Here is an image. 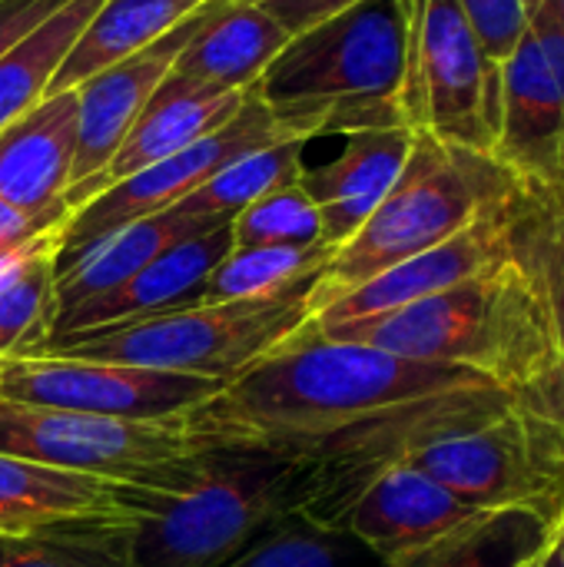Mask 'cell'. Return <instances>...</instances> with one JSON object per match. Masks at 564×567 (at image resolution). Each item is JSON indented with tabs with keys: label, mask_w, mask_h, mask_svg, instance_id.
I'll use <instances>...</instances> for the list:
<instances>
[{
	"label": "cell",
	"mask_w": 564,
	"mask_h": 567,
	"mask_svg": "<svg viewBox=\"0 0 564 567\" xmlns=\"http://www.w3.org/2000/svg\"><path fill=\"white\" fill-rule=\"evenodd\" d=\"M522 402L492 379L322 339L316 326L186 412L196 449H269L312 465L302 518L339 535L349 505L419 449Z\"/></svg>",
	"instance_id": "1"
},
{
	"label": "cell",
	"mask_w": 564,
	"mask_h": 567,
	"mask_svg": "<svg viewBox=\"0 0 564 567\" xmlns=\"http://www.w3.org/2000/svg\"><path fill=\"white\" fill-rule=\"evenodd\" d=\"M322 339L366 342L402 359L472 369L564 422L555 312L548 296L512 259L439 296Z\"/></svg>",
	"instance_id": "2"
},
{
	"label": "cell",
	"mask_w": 564,
	"mask_h": 567,
	"mask_svg": "<svg viewBox=\"0 0 564 567\" xmlns=\"http://www.w3.org/2000/svg\"><path fill=\"white\" fill-rule=\"evenodd\" d=\"M409 0H359L296 33L253 83L276 123L299 140L402 126Z\"/></svg>",
	"instance_id": "3"
},
{
	"label": "cell",
	"mask_w": 564,
	"mask_h": 567,
	"mask_svg": "<svg viewBox=\"0 0 564 567\" xmlns=\"http://www.w3.org/2000/svg\"><path fill=\"white\" fill-rule=\"evenodd\" d=\"M522 189L525 186L492 156L416 133L412 156L389 196L322 266L312 286V312H322L372 276L452 239Z\"/></svg>",
	"instance_id": "4"
},
{
	"label": "cell",
	"mask_w": 564,
	"mask_h": 567,
	"mask_svg": "<svg viewBox=\"0 0 564 567\" xmlns=\"http://www.w3.org/2000/svg\"><path fill=\"white\" fill-rule=\"evenodd\" d=\"M319 279V276H316ZM296 282L273 296L196 302L136 322L47 339L37 355H66L120 365H146L233 382L263 359L296 342L312 322V286Z\"/></svg>",
	"instance_id": "5"
},
{
	"label": "cell",
	"mask_w": 564,
	"mask_h": 567,
	"mask_svg": "<svg viewBox=\"0 0 564 567\" xmlns=\"http://www.w3.org/2000/svg\"><path fill=\"white\" fill-rule=\"evenodd\" d=\"M312 465L269 449H206L196 485L136 522L133 567H223L266 532L302 518Z\"/></svg>",
	"instance_id": "6"
},
{
	"label": "cell",
	"mask_w": 564,
	"mask_h": 567,
	"mask_svg": "<svg viewBox=\"0 0 564 567\" xmlns=\"http://www.w3.org/2000/svg\"><path fill=\"white\" fill-rule=\"evenodd\" d=\"M0 452L166 498L196 485L206 455L180 429V419L130 422L17 402H0Z\"/></svg>",
	"instance_id": "7"
},
{
	"label": "cell",
	"mask_w": 564,
	"mask_h": 567,
	"mask_svg": "<svg viewBox=\"0 0 564 567\" xmlns=\"http://www.w3.org/2000/svg\"><path fill=\"white\" fill-rule=\"evenodd\" d=\"M502 63L492 60L455 0H409L402 126L435 143L492 156Z\"/></svg>",
	"instance_id": "8"
},
{
	"label": "cell",
	"mask_w": 564,
	"mask_h": 567,
	"mask_svg": "<svg viewBox=\"0 0 564 567\" xmlns=\"http://www.w3.org/2000/svg\"><path fill=\"white\" fill-rule=\"evenodd\" d=\"M409 465L469 508H529L552 525L564 518V422L525 402L419 449Z\"/></svg>",
	"instance_id": "9"
},
{
	"label": "cell",
	"mask_w": 564,
	"mask_h": 567,
	"mask_svg": "<svg viewBox=\"0 0 564 567\" xmlns=\"http://www.w3.org/2000/svg\"><path fill=\"white\" fill-rule=\"evenodd\" d=\"M226 382L146 365L20 355L0 362V402L86 412L130 422H176L209 402Z\"/></svg>",
	"instance_id": "10"
},
{
	"label": "cell",
	"mask_w": 564,
	"mask_h": 567,
	"mask_svg": "<svg viewBox=\"0 0 564 567\" xmlns=\"http://www.w3.org/2000/svg\"><path fill=\"white\" fill-rule=\"evenodd\" d=\"M276 140H293V136L276 123L269 106L249 86L239 113L233 120H226L216 133H209V136L196 140L193 146H186V150L140 169L133 176L106 186L100 196H93L90 203L73 209L66 216V223L60 226L57 262L76 256L90 243L103 239L106 233H113L133 219L173 209L189 193H196L206 179H213L223 166H229L233 159H239L259 146H269Z\"/></svg>",
	"instance_id": "11"
},
{
	"label": "cell",
	"mask_w": 564,
	"mask_h": 567,
	"mask_svg": "<svg viewBox=\"0 0 564 567\" xmlns=\"http://www.w3.org/2000/svg\"><path fill=\"white\" fill-rule=\"evenodd\" d=\"M522 196V193H519ZM515 199L505 206H495L492 213L479 216L472 226L455 233L452 239L372 276L369 282L356 286L322 312H316L312 326L319 336H332L339 329L372 322L379 316H389L402 306H412L419 299L439 296L465 279H475L489 269H499L512 259V213Z\"/></svg>",
	"instance_id": "12"
},
{
	"label": "cell",
	"mask_w": 564,
	"mask_h": 567,
	"mask_svg": "<svg viewBox=\"0 0 564 567\" xmlns=\"http://www.w3.org/2000/svg\"><path fill=\"white\" fill-rule=\"evenodd\" d=\"M213 10V0H206L199 10H193L186 20H180L170 33H163L156 43L136 50L133 56L100 70L96 76L83 80L76 86L80 103V126H76V156H73V176L70 189L86 186L96 179L106 163L116 156L120 143L126 140L130 126L156 93V86L173 70L176 53L186 47V40L199 30L206 13Z\"/></svg>",
	"instance_id": "13"
},
{
	"label": "cell",
	"mask_w": 564,
	"mask_h": 567,
	"mask_svg": "<svg viewBox=\"0 0 564 567\" xmlns=\"http://www.w3.org/2000/svg\"><path fill=\"white\" fill-rule=\"evenodd\" d=\"M246 93H226L206 83H196L189 76L180 73H166V80L156 86V93L150 96V103L143 106V113L136 116V123L130 126L126 140L120 143L116 156L106 163V169L90 179L86 186L66 193V206L70 213L80 209L83 203H90L93 196H100L106 186L193 146L196 140L216 133L226 120H233L239 113V106L246 103Z\"/></svg>",
	"instance_id": "14"
},
{
	"label": "cell",
	"mask_w": 564,
	"mask_h": 567,
	"mask_svg": "<svg viewBox=\"0 0 564 567\" xmlns=\"http://www.w3.org/2000/svg\"><path fill=\"white\" fill-rule=\"evenodd\" d=\"M229 252H233V223H223L203 236L183 239V243L170 246L166 252H160L150 266H143L123 286L57 316L50 339L86 332V329H103V326H120V322H136V319H150V316L173 312L183 306H196L203 282Z\"/></svg>",
	"instance_id": "15"
},
{
	"label": "cell",
	"mask_w": 564,
	"mask_h": 567,
	"mask_svg": "<svg viewBox=\"0 0 564 567\" xmlns=\"http://www.w3.org/2000/svg\"><path fill=\"white\" fill-rule=\"evenodd\" d=\"M173 498L0 452V535L73 518H150Z\"/></svg>",
	"instance_id": "16"
},
{
	"label": "cell",
	"mask_w": 564,
	"mask_h": 567,
	"mask_svg": "<svg viewBox=\"0 0 564 567\" xmlns=\"http://www.w3.org/2000/svg\"><path fill=\"white\" fill-rule=\"evenodd\" d=\"M416 146L409 126H382L346 133V146L336 159L302 169L299 183L319 209L322 243L336 252L349 243L362 223L379 209L396 179L402 176Z\"/></svg>",
	"instance_id": "17"
},
{
	"label": "cell",
	"mask_w": 564,
	"mask_h": 567,
	"mask_svg": "<svg viewBox=\"0 0 564 567\" xmlns=\"http://www.w3.org/2000/svg\"><path fill=\"white\" fill-rule=\"evenodd\" d=\"M479 508L459 502L422 468L399 462L386 468L342 515L339 532L359 538L386 565L449 535Z\"/></svg>",
	"instance_id": "18"
},
{
	"label": "cell",
	"mask_w": 564,
	"mask_h": 567,
	"mask_svg": "<svg viewBox=\"0 0 564 567\" xmlns=\"http://www.w3.org/2000/svg\"><path fill=\"white\" fill-rule=\"evenodd\" d=\"M80 103L76 90L43 93L10 126L0 130V199L50 213L66 206L76 156ZM70 209V206H66Z\"/></svg>",
	"instance_id": "19"
},
{
	"label": "cell",
	"mask_w": 564,
	"mask_h": 567,
	"mask_svg": "<svg viewBox=\"0 0 564 567\" xmlns=\"http://www.w3.org/2000/svg\"><path fill=\"white\" fill-rule=\"evenodd\" d=\"M293 37L263 3L213 0V10L173 60V73L196 83L243 93Z\"/></svg>",
	"instance_id": "20"
},
{
	"label": "cell",
	"mask_w": 564,
	"mask_h": 567,
	"mask_svg": "<svg viewBox=\"0 0 564 567\" xmlns=\"http://www.w3.org/2000/svg\"><path fill=\"white\" fill-rule=\"evenodd\" d=\"M216 226H223V223L206 219V216H186L173 206V209L133 219V223L106 233L103 239L90 243L76 256L57 262V286H53L57 316L123 286L130 276H136L143 266H150L170 246L203 236Z\"/></svg>",
	"instance_id": "21"
},
{
	"label": "cell",
	"mask_w": 564,
	"mask_h": 567,
	"mask_svg": "<svg viewBox=\"0 0 564 567\" xmlns=\"http://www.w3.org/2000/svg\"><path fill=\"white\" fill-rule=\"evenodd\" d=\"M203 3L206 0H103L66 50L47 93L76 90L100 70L156 43Z\"/></svg>",
	"instance_id": "22"
},
{
	"label": "cell",
	"mask_w": 564,
	"mask_h": 567,
	"mask_svg": "<svg viewBox=\"0 0 564 567\" xmlns=\"http://www.w3.org/2000/svg\"><path fill=\"white\" fill-rule=\"evenodd\" d=\"M60 226L0 252V359L37 355L57 319Z\"/></svg>",
	"instance_id": "23"
},
{
	"label": "cell",
	"mask_w": 564,
	"mask_h": 567,
	"mask_svg": "<svg viewBox=\"0 0 564 567\" xmlns=\"http://www.w3.org/2000/svg\"><path fill=\"white\" fill-rule=\"evenodd\" d=\"M552 532L555 525L529 508L475 512L449 535L386 567H522L548 545Z\"/></svg>",
	"instance_id": "24"
},
{
	"label": "cell",
	"mask_w": 564,
	"mask_h": 567,
	"mask_svg": "<svg viewBox=\"0 0 564 567\" xmlns=\"http://www.w3.org/2000/svg\"><path fill=\"white\" fill-rule=\"evenodd\" d=\"M140 518H73L0 535V567H133Z\"/></svg>",
	"instance_id": "25"
},
{
	"label": "cell",
	"mask_w": 564,
	"mask_h": 567,
	"mask_svg": "<svg viewBox=\"0 0 564 567\" xmlns=\"http://www.w3.org/2000/svg\"><path fill=\"white\" fill-rule=\"evenodd\" d=\"M100 3L103 0H66L30 37L0 56V130L47 93L57 66Z\"/></svg>",
	"instance_id": "26"
},
{
	"label": "cell",
	"mask_w": 564,
	"mask_h": 567,
	"mask_svg": "<svg viewBox=\"0 0 564 567\" xmlns=\"http://www.w3.org/2000/svg\"><path fill=\"white\" fill-rule=\"evenodd\" d=\"M302 153L306 140H276L269 146H259L229 166H223L213 179H206L196 193H189L183 203H176L186 216H206L219 223H233L246 206L263 199L266 193L299 183L302 176Z\"/></svg>",
	"instance_id": "27"
},
{
	"label": "cell",
	"mask_w": 564,
	"mask_h": 567,
	"mask_svg": "<svg viewBox=\"0 0 564 567\" xmlns=\"http://www.w3.org/2000/svg\"><path fill=\"white\" fill-rule=\"evenodd\" d=\"M332 249L319 246H259V249H236L209 272L203 282L199 302H233V299H256L283 292L296 282L316 279L329 262Z\"/></svg>",
	"instance_id": "28"
},
{
	"label": "cell",
	"mask_w": 564,
	"mask_h": 567,
	"mask_svg": "<svg viewBox=\"0 0 564 567\" xmlns=\"http://www.w3.org/2000/svg\"><path fill=\"white\" fill-rule=\"evenodd\" d=\"M512 262L548 299H564V183L522 189L512 213Z\"/></svg>",
	"instance_id": "29"
},
{
	"label": "cell",
	"mask_w": 564,
	"mask_h": 567,
	"mask_svg": "<svg viewBox=\"0 0 564 567\" xmlns=\"http://www.w3.org/2000/svg\"><path fill=\"white\" fill-rule=\"evenodd\" d=\"M322 219L302 183L279 186L246 206L233 219V246L259 249V246H319Z\"/></svg>",
	"instance_id": "30"
},
{
	"label": "cell",
	"mask_w": 564,
	"mask_h": 567,
	"mask_svg": "<svg viewBox=\"0 0 564 567\" xmlns=\"http://www.w3.org/2000/svg\"><path fill=\"white\" fill-rule=\"evenodd\" d=\"M339 548L332 532L309 525L306 518H289L253 542L223 567H339Z\"/></svg>",
	"instance_id": "31"
},
{
	"label": "cell",
	"mask_w": 564,
	"mask_h": 567,
	"mask_svg": "<svg viewBox=\"0 0 564 567\" xmlns=\"http://www.w3.org/2000/svg\"><path fill=\"white\" fill-rule=\"evenodd\" d=\"M492 60H505L529 30L525 0H455Z\"/></svg>",
	"instance_id": "32"
},
{
	"label": "cell",
	"mask_w": 564,
	"mask_h": 567,
	"mask_svg": "<svg viewBox=\"0 0 564 567\" xmlns=\"http://www.w3.org/2000/svg\"><path fill=\"white\" fill-rule=\"evenodd\" d=\"M66 216H70L66 206L50 209V213H27V209L13 206L7 199H0V252L17 249V246L37 239L40 233H50V229L63 226Z\"/></svg>",
	"instance_id": "33"
},
{
	"label": "cell",
	"mask_w": 564,
	"mask_h": 567,
	"mask_svg": "<svg viewBox=\"0 0 564 567\" xmlns=\"http://www.w3.org/2000/svg\"><path fill=\"white\" fill-rule=\"evenodd\" d=\"M66 0H0V56L30 37Z\"/></svg>",
	"instance_id": "34"
},
{
	"label": "cell",
	"mask_w": 564,
	"mask_h": 567,
	"mask_svg": "<svg viewBox=\"0 0 564 567\" xmlns=\"http://www.w3.org/2000/svg\"><path fill=\"white\" fill-rule=\"evenodd\" d=\"M555 312V336H558V359H562V385H564V299H548Z\"/></svg>",
	"instance_id": "35"
},
{
	"label": "cell",
	"mask_w": 564,
	"mask_h": 567,
	"mask_svg": "<svg viewBox=\"0 0 564 567\" xmlns=\"http://www.w3.org/2000/svg\"><path fill=\"white\" fill-rule=\"evenodd\" d=\"M522 567H558V561H555V551H552V538H548V545H545L539 555H532V558H529Z\"/></svg>",
	"instance_id": "36"
},
{
	"label": "cell",
	"mask_w": 564,
	"mask_h": 567,
	"mask_svg": "<svg viewBox=\"0 0 564 567\" xmlns=\"http://www.w3.org/2000/svg\"><path fill=\"white\" fill-rule=\"evenodd\" d=\"M552 551H555L558 567H564V518L555 525V532H552Z\"/></svg>",
	"instance_id": "37"
},
{
	"label": "cell",
	"mask_w": 564,
	"mask_h": 567,
	"mask_svg": "<svg viewBox=\"0 0 564 567\" xmlns=\"http://www.w3.org/2000/svg\"><path fill=\"white\" fill-rule=\"evenodd\" d=\"M532 3H542V7L552 13V20L564 30V0H532Z\"/></svg>",
	"instance_id": "38"
},
{
	"label": "cell",
	"mask_w": 564,
	"mask_h": 567,
	"mask_svg": "<svg viewBox=\"0 0 564 567\" xmlns=\"http://www.w3.org/2000/svg\"><path fill=\"white\" fill-rule=\"evenodd\" d=\"M236 3H259V0H236Z\"/></svg>",
	"instance_id": "39"
},
{
	"label": "cell",
	"mask_w": 564,
	"mask_h": 567,
	"mask_svg": "<svg viewBox=\"0 0 564 567\" xmlns=\"http://www.w3.org/2000/svg\"><path fill=\"white\" fill-rule=\"evenodd\" d=\"M0 362H3V359H0Z\"/></svg>",
	"instance_id": "40"
}]
</instances>
